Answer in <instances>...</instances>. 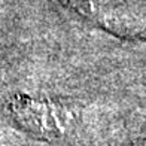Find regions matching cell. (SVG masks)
I'll use <instances>...</instances> for the list:
<instances>
[{
  "mask_svg": "<svg viewBox=\"0 0 146 146\" xmlns=\"http://www.w3.org/2000/svg\"><path fill=\"white\" fill-rule=\"evenodd\" d=\"M12 110L18 122L35 134L58 137L66 130L67 118L64 109L54 102L17 96L12 100Z\"/></svg>",
  "mask_w": 146,
  "mask_h": 146,
  "instance_id": "cell-1",
  "label": "cell"
}]
</instances>
